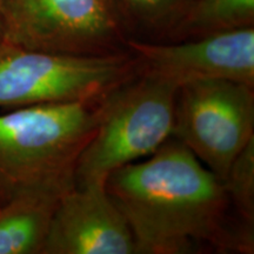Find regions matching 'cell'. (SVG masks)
<instances>
[{"instance_id":"1","label":"cell","mask_w":254,"mask_h":254,"mask_svg":"<svg viewBox=\"0 0 254 254\" xmlns=\"http://www.w3.org/2000/svg\"><path fill=\"white\" fill-rule=\"evenodd\" d=\"M105 187L136 254L254 252V226L236 214L222 180L173 136L111 173Z\"/></svg>"},{"instance_id":"2","label":"cell","mask_w":254,"mask_h":254,"mask_svg":"<svg viewBox=\"0 0 254 254\" xmlns=\"http://www.w3.org/2000/svg\"><path fill=\"white\" fill-rule=\"evenodd\" d=\"M105 99L31 105L0 116V204L74 189L79 159L95 134Z\"/></svg>"},{"instance_id":"3","label":"cell","mask_w":254,"mask_h":254,"mask_svg":"<svg viewBox=\"0 0 254 254\" xmlns=\"http://www.w3.org/2000/svg\"><path fill=\"white\" fill-rule=\"evenodd\" d=\"M178 86L140 74L103 104L95 134L82 152L75 187L105 186L110 174L148 157L172 136Z\"/></svg>"},{"instance_id":"4","label":"cell","mask_w":254,"mask_h":254,"mask_svg":"<svg viewBox=\"0 0 254 254\" xmlns=\"http://www.w3.org/2000/svg\"><path fill=\"white\" fill-rule=\"evenodd\" d=\"M141 73L133 53L74 56L0 40V107L98 101Z\"/></svg>"},{"instance_id":"5","label":"cell","mask_w":254,"mask_h":254,"mask_svg":"<svg viewBox=\"0 0 254 254\" xmlns=\"http://www.w3.org/2000/svg\"><path fill=\"white\" fill-rule=\"evenodd\" d=\"M1 40L74 56L125 52L129 38L113 0H0Z\"/></svg>"},{"instance_id":"6","label":"cell","mask_w":254,"mask_h":254,"mask_svg":"<svg viewBox=\"0 0 254 254\" xmlns=\"http://www.w3.org/2000/svg\"><path fill=\"white\" fill-rule=\"evenodd\" d=\"M172 136L221 180L254 139V86L204 80L178 88Z\"/></svg>"},{"instance_id":"7","label":"cell","mask_w":254,"mask_h":254,"mask_svg":"<svg viewBox=\"0 0 254 254\" xmlns=\"http://www.w3.org/2000/svg\"><path fill=\"white\" fill-rule=\"evenodd\" d=\"M126 50L139 59L142 74L178 87L204 80H232L254 86L253 26L171 44L129 37Z\"/></svg>"},{"instance_id":"8","label":"cell","mask_w":254,"mask_h":254,"mask_svg":"<svg viewBox=\"0 0 254 254\" xmlns=\"http://www.w3.org/2000/svg\"><path fill=\"white\" fill-rule=\"evenodd\" d=\"M132 231L105 186L60 196L43 254H135Z\"/></svg>"},{"instance_id":"9","label":"cell","mask_w":254,"mask_h":254,"mask_svg":"<svg viewBox=\"0 0 254 254\" xmlns=\"http://www.w3.org/2000/svg\"><path fill=\"white\" fill-rule=\"evenodd\" d=\"M60 196L26 194L0 204V254H43Z\"/></svg>"},{"instance_id":"10","label":"cell","mask_w":254,"mask_h":254,"mask_svg":"<svg viewBox=\"0 0 254 254\" xmlns=\"http://www.w3.org/2000/svg\"><path fill=\"white\" fill-rule=\"evenodd\" d=\"M254 24V0H193L170 36L177 41Z\"/></svg>"},{"instance_id":"11","label":"cell","mask_w":254,"mask_h":254,"mask_svg":"<svg viewBox=\"0 0 254 254\" xmlns=\"http://www.w3.org/2000/svg\"><path fill=\"white\" fill-rule=\"evenodd\" d=\"M193 0H113L128 32L171 34Z\"/></svg>"},{"instance_id":"12","label":"cell","mask_w":254,"mask_h":254,"mask_svg":"<svg viewBox=\"0 0 254 254\" xmlns=\"http://www.w3.org/2000/svg\"><path fill=\"white\" fill-rule=\"evenodd\" d=\"M222 183L236 214L254 226V139L237 155Z\"/></svg>"},{"instance_id":"13","label":"cell","mask_w":254,"mask_h":254,"mask_svg":"<svg viewBox=\"0 0 254 254\" xmlns=\"http://www.w3.org/2000/svg\"><path fill=\"white\" fill-rule=\"evenodd\" d=\"M0 40H1V25H0Z\"/></svg>"}]
</instances>
